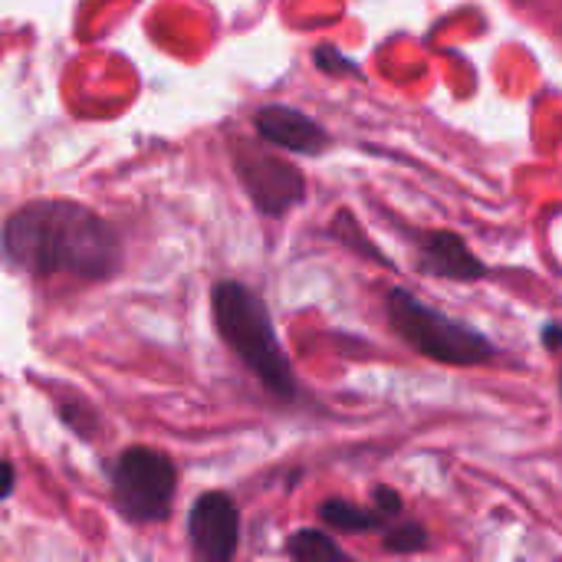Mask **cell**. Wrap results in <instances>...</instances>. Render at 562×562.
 Returning <instances> with one entry per match:
<instances>
[{
  "mask_svg": "<svg viewBox=\"0 0 562 562\" xmlns=\"http://www.w3.org/2000/svg\"><path fill=\"white\" fill-rule=\"evenodd\" d=\"M211 313L217 336L234 352V359L280 402H293L300 392L296 369L286 359L280 336L273 329V316L260 293L247 283L221 280L211 293Z\"/></svg>",
  "mask_w": 562,
  "mask_h": 562,
  "instance_id": "obj_2",
  "label": "cell"
},
{
  "mask_svg": "<svg viewBox=\"0 0 562 562\" xmlns=\"http://www.w3.org/2000/svg\"><path fill=\"white\" fill-rule=\"evenodd\" d=\"M418 267L428 277H445L458 283H474L487 277V267L451 231H431L418 240Z\"/></svg>",
  "mask_w": 562,
  "mask_h": 562,
  "instance_id": "obj_7",
  "label": "cell"
},
{
  "mask_svg": "<svg viewBox=\"0 0 562 562\" xmlns=\"http://www.w3.org/2000/svg\"><path fill=\"white\" fill-rule=\"evenodd\" d=\"M244 517L227 491H204L188 510V547L194 562H234Z\"/></svg>",
  "mask_w": 562,
  "mask_h": 562,
  "instance_id": "obj_5",
  "label": "cell"
},
{
  "mask_svg": "<svg viewBox=\"0 0 562 562\" xmlns=\"http://www.w3.org/2000/svg\"><path fill=\"white\" fill-rule=\"evenodd\" d=\"M109 491L122 520L135 527L161 524L168 520L178 494V468L168 451L151 445H132L119 451L109 471Z\"/></svg>",
  "mask_w": 562,
  "mask_h": 562,
  "instance_id": "obj_4",
  "label": "cell"
},
{
  "mask_svg": "<svg viewBox=\"0 0 562 562\" xmlns=\"http://www.w3.org/2000/svg\"><path fill=\"white\" fill-rule=\"evenodd\" d=\"M286 557L293 562H352L349 553L326 530H316V527H300L286 540Z\"/></svg>",
  "mask_w": 562,
  "mask_h": 562,
  "instance_id": "obj_10",
  "label": "cell"
},
{
  "mask_svg": "<svg viewBox=\"0 0 562 562\" xmlns=\"http://www.w3.org/2000/svg\"><path fill=\"white\" fill-rule=\"evenodd\" d=\"M385 550L395 553V557H415V553H425L431 547V537H428V527L418 524V520H398L385 530Z\"/></svg>",
  "mask_w": 562,
  "mask_h": 562,
  "instance_id": "obj_11",
  "label": "cell"
},
{
  "mask_svg": "<svg viewBox=\"0 0 562 562\" xmlns=\"http://www.w3.org/2000/svg\"><path fill=\"white\" fill-rule=\"evenodd\" d=\"M319 520L326 527L339 530V533H369V530L385 533L392 524H398V520H389L372 501H369V507H362V504H352V501H342V497L323 501L319 504Z\"/></svg>",
  "mask_w": 562,
  "mask_h": 562,
  "instance_id": "obj_9",
  "label": "cell"
},
{
  "mask_svg": "<svg viewBox=\"0 0 562 562\" xmlns=\"http://www.w3.org/2000/svg\"><path fill=\"white\" fill-rule=\"evenodd\" d=\"M385 313L392 333L418 356L451 366V369H477L497 359V346L474 326L422 303L408 290H389Z\"/></svg>",
  "mask_w": 562,
  "mask_h": 562,
  "instance_id": "obj_3",
  "label": "cell"
},
{
  "mask_svg": "<svg viewBox=\"0 0 562 562\" xmlns=\"http://www.w3.org/2000/svg\"><path fill=\"white\" fill-rule=\"evenodd\" d=\"M234 165H237V175H240L250 201L267 217H283L306 194L300 168L277 158V155H260L250 145H240V155H237Z\"/></svg>",
  "mask_w": 562,
  "mask_h": 562,
  "instance_id": "obj_6",
  "label": "cell"
},
{
  "mask_svg": "<svg viewBox=\"0 0 562 562\" xmlns=\"http://www.w3.org/2000/svg\"><path fill=\"white\" fill-rule=\"evenodd\" d=\"M3 257L30 277L109 280L122 267L119 234L76 201H30L3 224Z\"/></svg>",
  "mask_w": 562,
  "mask_h": 562,
  "instance_id": "obj_1",
  "label": "cell"
},
{
  "mask_svg": "<svg viewBox=\"0 0 562 562\" xmlns=\"http://www.w3.org/2000/svg\"><path fill=\"white\" fill-rule=\"evenodd\" d=\"M540 339H543V349L547 352H562V323H547L543 333H540Z\"/></svg>",
  "mask_w": 562,
  "mask_h": 562,
  "instance_id": "obj_12",
  "label": "cell"
},
{
  "mask_svg": "<svg viewBox=\"0 0 562 562\" xmlns=\"http://www.w3.org/2000/svg\"><path fill=\"white\" fill-rule=\"evenodd\" d=\"M560 395H562V369H560Z\"/></svg>",
  "mask_w": 562,
  "mask_h": 562,
  "instance_id": "obj_14",
  "label": "cell"
},
{
  "mask_svg": "<svg viewBox=\"0 0 562 562\" xmlns=\"http://www.w3.org/2000/svg\"><path fill=\"white\" fill-rule=\"evenodd\" d=\"M257 132L263 142L283 148V151H303V155H316L329 145V135L319 122H313L310 115L290 109V105H267L257 112L254 119Z\"/></svg>",
  "mask_w": 562,
  "mask_h": 562,
  "instance_id": "obj_8",
  "label": "cell"
},
{
  "mask_svg": "<svg viewBox=\"0 0 562 562\" xmlns=\"http://www.w3.org/2000/svg\"><path fill=\"white\" fill-rule=\"evenodd\" d=\"M13 487H16V468H13V461L7 458V461H3V501L13 497Z\"/></svg>",
  "mask_w": 562,
  "mask_h": 562,
  "instance_id": "obj_13",
  "label": "cell"
}]
</instances>
